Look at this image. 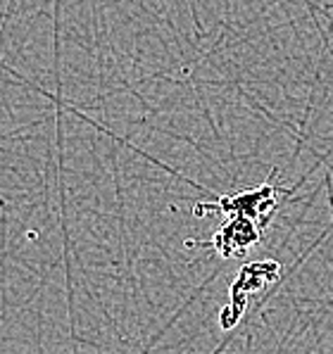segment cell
Instances as JSON below:
<instances>
[{
	"mask_svg": "<svg viewBox=\"0 0 333 354\" xmlns=\"http://www.w3.org/2000/svg\"><path fill=\"white\" fill-rule=\"evenodd\" d=\"M258 241H260V231H258V226H255V221L245 219V216H233V219L226 221L224 228H219L217 236L212 238V248H215L222 257H236V254L253 248Z\"/></svg>",
	"mask_w": 333,
	"mask_h": 354,
	"instance_id": "6da1fadb",
	"label": "cell"
}]
</instances>
